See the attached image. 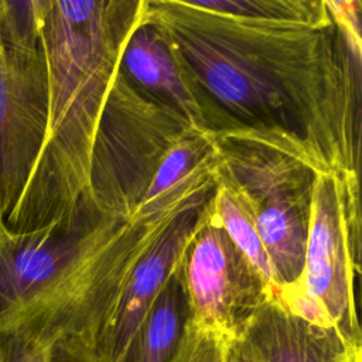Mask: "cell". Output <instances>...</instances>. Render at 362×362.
Masks as SVG:
<instances>
[{"label": "cell", "mask_w": 362, "mask_h": 362, "mask_svg": "<svg viewBox=\"0 0 362 362\" xmlns=\"http://www.w3.org/2000/svg\"><path fill=\"white\" fill-rule=\"evenodd\" d=\"M359 256V177L318 173L301 279L276 296L293 314L318 327L337 329L351 346H362L355 303Z\"/></svg>", "instance_id": "277c9868"}, {"label": "cell", "mask_w": 362, "mask_h": 362, "mask_svg": "<svg viewBox=\"0 0 362 362\" xmlns=\"http://www.w3.org/2000/svg\"><path fill=\"white\" fill-rule=\"evenodd\" d=\"M239 339L255 362H344L351 349L362 348L293 314L276 294L260 304Z\"/></svg>", "instance_id": "9c48e42d"}, {"label": "cell", "mask_w": 362, "mask_h": 362, "mask_svg": "<svg viewBox=\"0 0 362 362\" xmlns=\"http://www.w3.org/2000/svg\"><path fill=\"white\" fill-rule=\"evenodd\" d=\"M42 0H0V216L16 209L35 168L48 120Z\"/></svg>", "instance_id": "8992f818"}, {"label": "cell", "mask_w": 362, "mask_h": 362, "mask_svg": "<svg viewBox=\"0 0 362 362\" xmlns=\"http://www.w3.org/2000/svg\"><path fill=\"white\" fill-rule=\"evenodd\" d=\"M206 204L184 215L136 264L93 341L92 352L96 362L132 361L141 327L158 294L182 263Z\"/></svg>", "instance_id": "ba28073f"}, {"label": "cell", "mask_w": 362, "mask_h": 362, "mask_svg": "<svg viewBox=\"0 0 362 362\" xmlns=\"http://www.w3.org/2000/svg\"><path fill=\"white\" fill-rule=\"evenodd\" d=\"M235 339L187 318L173 362H229Z\"/></svg>", "instance_id": "5bb4252c"}, {"label": "cell", "mask_w": 362, "mask_h": 362, "mask_svg": "<svg viewBox=\"0 0 362 362\" xmlns=\"http://www.w3.org/2000/svg\"><path fill=\"white\" fill-rule=\"evenodd\" d=\"M327 25L216 14L141 0L140 16L188 75L211 132L297 151L359 177L361 3L332 1Z\"/></svg>", "instance_id": "6da1fadb"}, {"label": "cell", "mask_w": 362, "mask_h": 362, "mask_svg": "<svg viewBox=\"0 0 362 362\" xmlns=\"http://www.w3.org/2000/svg\"><path fill=\"white\" fill-rule=\"evenodd\" d=\"M216 171L242 197L272 262L277 293L303 274L311 195L318 171L298 154L219 130L212 132Z\"/></svg>", "instance_id": "3957f363"}, {"label": "cell", "mask_w": 362, "mask_h": 362, "mask_svg": "<svg viewBox=\"0 0 362 362\" xmlns=\"http://www.w3.org/2000/svg\"><path fill=\"white\" fill-rule=\"evenodd\" d=\"M211 199L181 266L188 318L239 338L249 318L273 293L216 221Z\"/></svg>", "instance_id": "52a82bcc"}, {"label": "cell", "mask_w": 362, "mask_h": 362, "mask_svg": "<svg viewBox=\"0 0 362 362\" xmlns=\"http://www.w3.org/2000/svg\"><path fill=\"white\" fill-rule=\"evenodd\" d=\"M211 209L232 243L242 252L267 288L276 294L277 281L272 262L259 238L250 209L235 188L215 168V189Z\"/></svg>", "instance_id": "7c38bea8"}, {"label": "cell", "mask_w": 362, "mask_h": 362, "mask_svg": "<svg viewBox=\"0 0 362 362\" xmlns=\"http://www.w3.org/2000/svg\"><path fill=\"white\" fill-rule=\"evenodd\" d=\"M52 345L23 334H0V362H48Z\"/></svg>", "instance_id": "9a60e30c"}, {"label": "cell", "mask_w": 362, "mask_h": 362, "mask_svg": "<svg viewBox=\"0 0 362 362\" xmlns=\"http://www.w3.org/2000/svg\"><path fill=\"white\" fill-rule=\"evenodd\" d=\"M191 130L197 129L182 115L117 68L92 151L89 195L96 211L109 218L133 216L165 154Z\"/></svg>", "instance_id": "5b68a950"}, {"label": "cell", "mask_w": 362, "mask_h": 362, "mask_svg": "<svg viewBox=\"0 0 362 362\" xmlns=\"http://www.w3.org/2000/svg\"><path fill=\"white\" fill-rule=\"evenodd\" d=\"M344 362H362V348L351 349Z\"/></svg>", "instance_id": "ac0fdd59"}, {"label": "cell", "mask_w": 362, "mask_h": 362, "mask_svg": "<svg viewBox=\"0 0 362 362\" xmlns=\"http://www.w3.org/2000/svg\"><path fill=\"white\" fill-rule=\"evenodd\" d=\"M119 69L144 93L182 115L192 127L211 132L188 75L140 10L123 44Z\"/></svg>", "instance_id": "30bf717a"}, {"label": "cell", "mask_w": 362, "mask_h": 362, "mask_svg": "<svg viewBox=\"0 0 362 362\" xmlns=\"http://www.w3.org/2000/svg\"><path fill=\"white\" fill-rule=\"evenodd\" d=\"M7 233H8V229L6 228L4 221H3V218L0 216V249H1V245H3V242H4L6 236H7Z\"/></svg>", "instance_id": "d6986e66"}, {"label": "cell", "mask_w": 362, "mask_h": 362, "mask_svg": "<svg viewBox=\"0 0 362 362\" xmlns=\"http://www.w3.org/2000/svg\"><path fill=\"white\" fill-rule=\"evenodd\" d=\"M140 1L42 0L48 69L44 146L16 209L11 233L45 228L90 197V164L106 96Z\"/></svg>", "instance_id": "7a4b0ae2"}, {"label": "cell", "mask_w": 362, "mask_h": 362, "mask_svg": "<svg viewBox=\"0 0 362 362\" xmlns=\"http://www.w3.org/2000/svg\"><path fill=\"white\" fill-rule=\"evenodd\" d=\"M48 362H96L89 344L79 338H62L49 349Z\"/></svg>", "instance_id": "2e32d148"}, {"label": "cell", "mask_w": 362, "mask_h": 362, "mask_svg": "<svg viewBox=\"0 0 362 362\" xmlns=\"http://www.w3.org/2000/svg\"><path fill=\"white\" fill-rule=\"evenodd\" d=\"M229 362H255L253 358L250 356V354L247 352L246 346L243 345V342L239 338L235 339L232 344Z\"/></svg>", "instance_id": "e0dca14e"}, {"label": "cell", "mask_w": 362, "mask_h": 362, "mask_svg": "<svg viewBox=\"0 0 362 362\" xmlns=\"http://www.w3.org/2000/svg\"><path fill=\"white\" fill-rule=\"evenodd\" d=\"M191 6L216 14L327 25L334 21L327 1L317 0H187Z\"/></svg>", "instance_id": "4fadbf2b"}, {"label": "cell", "mask_w": 362, "mask_h": 362, "mask_svg": "<svg viewBox=\"0 0 362 362\" xmlns=\"http://www.w3.org/2000/svg\"><path fill=\"white\" fill-rule=\"evenodd\" d=\"M181 266L153 304L139 334L130 362H173L188 318Z\"/></svg>", "instance_id": "8fae6325"}]
</instances>
